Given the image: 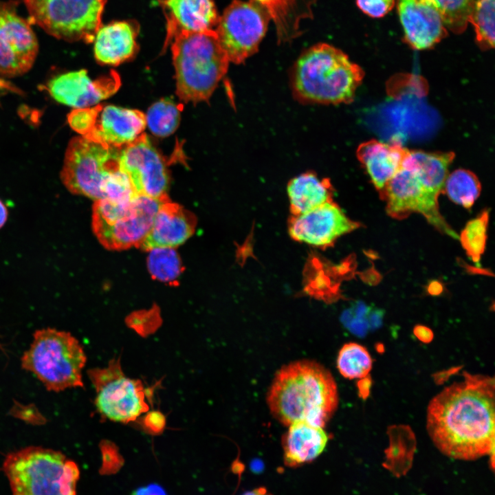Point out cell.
<instances>
[{"label":"cell","instance_id":"6da1fadb","mask_svg":"<svg viewBox=\"0 0 495 495\" xmlns=\"http://www.w3.org/2000/svg\"><path fill=\"white\" fill-rule=\"evenodd\" d=\"M495 382L493 377L463 373L429 402L426 430L444 455L471 461L494 452Z\"/></svg>","mask_w":495,"mask_h":495},{"label":"cell","instance_id":"7a4b0ae2","mask_svg":"<svg viewBox=\"0 0 495 495\" xmlns=\"http://www.w3.org/2000/svg\"><path fill=\"white\" fill-rule=\"evenodd\" d=\"M266 401L271 414L285 426L307 421L324 428L338 408L337 384L320 363L300 360L275 374Z\"/></svg>","mask_w":495,"mask_h":495},{"label":"cell","instance_id":"3957f363","mask_svg":"<svg viewBox=\"0 0 495 495\" xmlns=\"http://www.w3.org/2000/svg\"><path fill=\"white\" fill-rule=\"evenodd\" d=\"M166 22L164 45L171 43L177 96L185 102L208 100L230 62L215 31H188Z\"/></svg>","mask_w":495,"mask_h":495},{"label":"cell","instance_id":"277c9868","mask_svg":"<svg viewBox=\"0 0 495 495\" xmlns=\"http://www.w3.org/2000/svg\"><path fill=\"white\" fill-rule=\"evenodd\" d=\"M363 78L362 68L342 51L319 43L305 50L294 65L292 91L302 103H349Z\"/></svg>","mask_w":495,"mask_h":495},{"label":"cell","instance_id":"5b68a950","mask_svg":"<svg viewBox=\"0 0 495 495\" xmlns=\"http://www.w3.org/2000/svg\"><path fill=\"white\" fill-rule=\"evenodd\" d=\"M1 469L12 495H76L78 468L59 451L26 447L7 454Z\"/></svg>","mask_w":495,"mask_h":495},{"label":"cell","instance_id":"8992f818","mask_svg":"<svg viewBox=\"0 0 495 495\" xmlns=\"http://www.w3.org/2000/svg\"><path fill=\"white\" fill-rule=\"evenodd\" d=\"M86 355L70 333L52 328L34 333L30 348L21 357V366L33 373L50 391L82 387Z\"/></svg>","mask_w":495,"mask_h":495},{"label":"cell","instance_id":"52a82bcc","mask_svg":"<svg viewBox=\"0 0 495 495\" xmlns=\"http://www.w3.org/2000/svg\"><path fill=\"white\" fill-rule=\"evenodd\" d=\"M168 199L137 195L124 201L96 200L93 206L94 232L100 243L109 250L138 248L147 235L160 206Z\"/></svg>","mask_w":495,"mask_h":495},{"label":"cell","instance_id":"ba28073f","mask_svg":"<svg viewBox=\"0 0 495 495\" xmlns=\"http://www.w3.org/2000/svg\"><path fill=\"white\" fill-rule=\"evenodd\" d=\"M32 24L67 42L92 43L107 0H23Z\"/></svg>","mask_w":495,"mask_h":495},{"label":"cell","instance_id":"9c48e42d","mask_svg":"<svg viewBox=\"0 0 495 495\" xmlns=\"http://www.w3.org/2000/svg\"><path fill=\"white\" fill-rule=\"evenodd\" d=\"M120 149L113 148L82 136L67 144L60 179L72 194L94 201L102 199V188L109 173L118 168Z\"/></svg>","mask_w":495,"mask_h":495},{"label":"cell","instance_id":"30bf717a","mask_svg":"<svg viewBox=\"0 0 495 495\" xmlns=\"http://www.w3.org/2000/svg\"><path fill=\"white\" fill-rule=\"evenodd\" d=\"M271 20L256 0H233L219 16L214 29L230 62L243 63L258 50Z\"/></svg>","mask_w":495,"mask_h":495},{"label":"cell","instance_id":"8fae6325","mask_svg":"<svg viewBox=\"0 0 495 495\" xmlns=\"http://www.w3.org/2000/svg\"><path fill=\"white\" fill-rule=\"evenodd\" d=\"M95 387V405L101 415L111 421L128 423L134 421L149 407L142 382L126 377L118 360L108 366L88 372Z\"/></svg>","mask_w":495,"mask_h":495},{"label":"cell","instance_id":"7c38bea8","mask_svg":"<svg viewBox=\"0 0 495 495\" xmlns=\"http://www.w3.org/2000/svg\"><path fill=\"white\" fill-rule=\"evenodd\" d=\"M380 196L386 201V212L391 217L403 219L417 212L441 232L459 239L439 211V195L430 190L417 172L403 160Z\"/></svg>","mask_w":495,"mask_h":495},{"label":"cell","instance_id":"4fadbf2b","mask_svg":"<svg viewBox=\"0 0 495 495\" xmlns=\"http://www.w3.org/2000/svg\"><path fill=\"white\" fill-rule=\"evenodd\" d=\"M19 2L0 1V75L13 77L28 72L38 52L29 19L17 12Z\"/></svg>","mask_w":495,"mask_h":495},{"label":"cell","instance_id":"5bb4252c","mask_svg":"<svg viewBox=\"0 0 495 495\" xmlns=\"http://www.w3.org/2000/svg\"><path fill=\"white\" fill-rule=\"evenodd\" d=\"M118 162L120 170L128 176L138 195L155 199L168 197L169 177L166 160L146 133L122 148Z\"/></svg>","mask_w":495,"mask_h":495},{"label":"cell","instance_id":"9a60e30c","mask_svg":"<svg viewBox=\"0 0 495 495\" xmlns=\"http://www.w3.org/2000/svg\"><path fill=\"white\" fill-rule=\"evenodd\" d=\"M359 226L330 201L307 212L294 215L289 224V233L298 242L327 248Z\"/></svg>","mask_w":495,"mask_h":495},{"label":"cell","instance_id":"2e32d148","mask_svg":"<svg viewBox=\"0 0 495 495\" xmlns=\"http://www.w3.org/2000/svg\"><path fill=\"white\" fill-rule=\"evenodd\" d=\"M120 85V76L114 70L92 80L86 70L80 69L55 76L44 87L56 101L78 109L96 105L114 94Z\"/></svg>","mask_w":495,"mask_h":495},{"label":"cell","instance_id":"e0dca14e","mask_svg":"<svg viewBox=\"0 0 495 495\" xmlns=\"http://www.w3.org/2000/svg\"><path fill=\"white\" fill-rule=\"evenodd\" d=\"M93 126L84 138L104 146L121 149L139 137L146 126L142 111L114 105L97 104Z\"/></svg>","mask_w":495,"mask_h":495},{"label":"cell","instance_id":"ac0fdd59","mask_svg":"<svg viewBox=\"0 0 495 495\" xmlns=\"http://www.w3.org/2000/svg\"><path fill=\"white\" fill-rule=\"evenodd\" d=\"M404 39L413 49L432 47L448 34L439 14L417 0H396Z\"/></svg>","mask_w":495,"mask_h":495},{"label":"cell","instance_id":"d6986e66","mask_svg":"<svg viewBox=\"0 0 495 495\" xmlns=\"http://www.w3.org/2000/svg\"><path fill=\"white\" fill-rule=\"evenodd\" d=\"M193 215L169 199L160 206L152 226L138 248L149 251L154 248H174L185 242L194 232Z\"/></svg>","mask_w":495,"mask_h":495},{"label":"cell","instance_id":"ffe728a7","mask_svg":"<svg viewBox=\"0 0 495 495\" xmlns=\"http://www.w3.org/2000/svg\"><path fill=\"white\" fill-rule=\"evenodd\" d=\"M138 28L129 21H113L101 25L94 39V56L103 65L117 66L132 58L138 50Z\"/></svg>","mask_w":495,"mask_h":495},{"label":"cell","instance_id":"44dd1931","mask_svg":"<svg viewBox=\"0 0 495 495\" xmlns=\"http://www.w3.org/2000/svg\"><path fill=\"white\" fill-rule=\"evenodd\" d=\"M407 151L399 143L376 140L363 142L358 147V159L380 195L400 168Z\"/></svg>","mask_w":495,"mask_h":495},{"label":"cell","instance_id":"7402d4cb","mask_svg":"<svg viewBox=\"0 0 495 495\" xmlns=\"http://www.w3.org/2000/svg\"><path fill=\"white\" fill-rule=\"evenodd\" d=\"M329 436L322 427L298 421L289 426L282 438L287 465L296 467L316 459L324 450Z\"/></svg>","mask_w":495,"mask_h":495},{"label":"cell","instance_id":"603a6c76","mask_svg":"<svg viewBox=\"0 0 495 495\" xmlns=\"http://www.w3.org/2000/svg\"><path fill=\"white\" fill-rule=\"evenodd\" d=\"M166 21L192 32L214 30L219 21L213 0H159Z\"/></svg>","mask_w":495,"mask_h":495},{"label":"cell","instance_id":"cb8c5ba5","mask_svg":"<svg viewBox=\"0 0 495 495\" xmlns=\"http://www.w3.org/2000/svg\"><path fill=\"white\" fill-rule=\"evenodd\" d=\"M287 195L294 215L302 214L332 201V186L325 178L307 172L292 178L287 184Z\"/></svg>","mask_w":495,"mask_h":495},{"label":"cell","instance_id":"d4e9b609","mask_svg":"<svg viewBox=\"0 0 495 495\" xmlns=\"http://www.w3.org/2000/svg\"><path fill=\"white\" fill-rule=\"evenodd\" d=\"M273 20L279 42L289 41L301 34L300 23L311 17L316 0H256Z\"/></svg>","mask_w":495,"mask_h":495},{"label":"cell","instance_id":"484cf974","mask_svg":"<svg viewBox=\"0 0 495 495\" xmlns=\"http://www.w3.org/2000/svg\"><path fill=\"white\" fill-rule=\"evenodd\" d=\"M481 190V185L476 175L465 169L448 174L443 187V192L452 202L468 209L479 197Z\"/></svg>","mask_w":495,"mask_h":495},{"label":"cell","instance_id":"4316f807","mask_svg":"<svg viewBox=\"0 0 495 495\" xmlns=\"http://www.w3.org/2000/svg\"><path fill=\"white\" fill-rule=\"evenodd\" d=\"M434 9L447 30L463 33L469 23V17L475 0H417Z\"/></svg>","mask_w":495,"mask_h":495},{"label":"cell","instance_id":"83f0119b","mask_svg":"<svg viewBox=\"0 0 495 495\" xmlns=\"http://www.w3.org/2000/svg\"><path fill=\"white\" fill-rule=\"evenodd\" d=\"M372 365L373 360L366 348L352 342L345 343L341 347L336 360L340 374L348 380L368 376Z\"/></svg>","mask_w":495,"mask_h":495},{"label":"cell","instance_id":"f1b7e54d","mask_svg":"<svg viewBox=\"0 0 495 495\" xmlns=\"http://www.w3.org/2000/svg\"><path fill=\"white\" fill-rule=\"evenodd\" d=\"M182 109L181 104L169 98H163L149 107L145 115L146 124L154 135L168 136L179 126Z\"/></svg>","mask_w":495,"mask_h":495},{"label":"cell","instance_id":"f546056e","mask_svg":"<svg viewBox=\"0 0 495 495\" xmlns=\"http://www.w3.org/2000/svg\"><path fill=\"white\" fill-rule=\"evenodd\" d=\"M495 0H475L469 23L474 28L476 41L483 50L494 47Z\"/></svg>","mask_w":495,"mask_h":495},{"label":"cell","instance_id":"4dcf8cb0","mask_svg":"<svg viewBox=\"0 0 495 495\" xmlns=\"http://www.w3.org/2000/svg\"><path fill=\"white\" fill-rule=\"evenodd\" d=\"M148 267L154 278L164 282L175 280L182 273V262L174 248L149 250Z\"/></svg>","mask_w":495,"mask_h":495},{"label":"cell","instance_id":"1f68e13d","mask_svg":"<svg viewBox=\"0 0 495 495\" xmlns=\"http://www.w3.org/2000/svg\"><path fill=\"white\" fill-rule=\"evenodd\" d=\"M488 219V212L483 211L477 217L468 222L460 236L463 248L475 263L480 261L485 251Z\"/></svg>","mask_w":495,"mask_h":495},{"label":"cell","instance_id":"d6a6232c","mask_svg":"<svg viewBox=\"0 0 495 495\" xmlns=\"http://www.w3.org/2000/svg\"><path fill=\"white\" fill-rule=\"evenodd\" d=\"M137 195L129 178L119 167L109 173L102 188V199L124 201Z\"/></svg>","mask_w":495,"mask_h":495},{"label":"cell","instance_id":"836d02e7","mask_svg":"<svg viewBox=\"0 0 495 495\" xmlns=\"http://www.w3.org/2000/svg\"><path fill=\"white\" fill-rule=\"evenodd\" d=\"M97 104L94 107L72 110L67 116L70 127L85 137L90 132L97 113Z\"/></svg>","mask_w":495,"mask_h":495},{"label":"cell","instance_id":"e575fe53","mask_svg":"<svg viewBox=\"0 0 495 495\" xmlns=\"http://www.w3.org/2000/svg\"><path fill=\"white\" fill-rule=\"evenodd\" d=\"M396 0H356L359 9L372 18H382L393 10Z\"/></svg>","mask_w":495,"mask_h":495},{"label":"cell","instance_id":"d590c367","mask_svg":"<svg viewBox=\"0 0 495 495\" xmlns=\"http://www.w3.org/2000/svg\"><path fill=\"white\" fill-rule=\"evenodd\" d=\"M413 333L419 341L424 343L430 342L434 338L432 330L424 325H416L413 329Z\"/></svg>","mask_w":495,"mask_h":495},{"label":"cell","instance_id":"8d00e7d4","mask_svg":"<svg viewBox=\"0 0 495 495\" xmlns=\"http://www.w3.org/2000/svg\"><path fill=\"white\" fill-rule=\"evenodd\" d=\"M131 495H166L164 490L160 485L151 484L145 487H141L133 492Z\"/></svg>","mask_w":495,"mask_h":495},{"label":"cell","instance_id":"74e56055","mask_svg":"<svg viewBox=\"0 0 495 495\" xmlns=\"http://www.w3.org/2000/svg\"><path fill=\"white\" fill-rule=\"evenodd\" d=\"M371 386V377H368V375L364 378L360 379L358 382L359 396L361 397L362 399H366L369 395Z\"/></svg>","mask_w":495,"mask_h":495},{"label":"cell","instance_id":"f35d334b","mask_svg":"<svg viewBox=\"0 0 495 495\" xmlns=\"http://www.w3.org/2000/svg\"><path fill=\"white\" fill-rule=\"evenodd\" d=\"M427 289L430 294L437 296L443 292V285L440 282L434 280L429 283Z\"/></svg>","mask_w":495,"mask_h":495},{"label":"cell","instance_id":"ab89813d","mask_svg":"<svg viewBox=\"0 0 495 495\" xmlns=\"http://www.w3.org/2000/svg\"><path fill=\"white\" fill-rule=\"evenodd\" d=\"M8 210L4 204L0 200V228L6 223L8 219Z\"/></svg>","mask_w":495,"mask_h":495},{"label":"cell","instance_id":"60d3db41","mask_svg":"<svg viewBox=\"0 0 495 495\" xmlns=\"http://www.w3.org/2000/svg\"><path fill=\"white\" fill-rule=\"evenodd\" d=\"M242 495H271L265 487H258L250 491H248Z\"/></svg>","mask_w":495,"mask_h":495}]
</instances>
